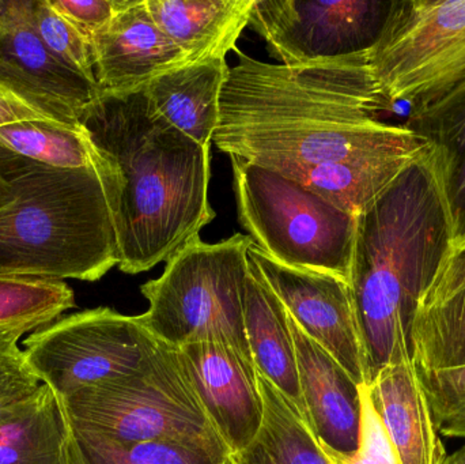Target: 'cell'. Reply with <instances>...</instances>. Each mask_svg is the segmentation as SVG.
Returning <instances> with one entry per match:
<instances>
[{"mask_svg":"<svg viewBox=\"0 0 465 464\" xmlns=\"http://www.w3.org/2000/svg\"><path fill=\"white\" fill-rule=\"evenodd\" d=\"M0 146L60 169L95 171V154L84 128L52 120H19L0 125Z\"/></svg>","mask_w":465,"mask_h":464,"instance_id":"25","label":"cell"},{"mask_svg":"<svg viewBox=\"0 0 465 464\" xmlns=\"http://www.w3.org/2000/svg\"><path fill=\"white\" fill-rule=\"evenodd\" d=\"M305 422L327 457L349 458L360 443L361 387L289 313Z\"/></svg>","mask_w":465,"mask_h":464,"instance_id":"15","label":"cell"},{"mask_svg":"<svg viewBox=\"0 0 465 464\" xmlns=\"http://www.w3.org/2000/svg\"><path fill=\"white\" fill-rule=\"evenodd\" d=\"M366 387L401 464L444 462L447 451L414 362L384 368Z\"/></svg>","mask_w":465,"mask_h":464,"instance_id":"16","label":"cell"},{"mask_svg":"<svg viewBox=\"0 0 465 464\" xmlns=\"http://www.w3.org/2000/svg\"><path fill=\"white\" fill-rule=\"evenodd\" d=\"M406 125L430 147L458 239L465 232V81L414 109Z\"/></svg>","mask_w":465,"mask_h":464,"instance_id":"20","label":"cell"},{"mask_svg":"<svg viewBox=\"0 0 465 464\" xmlns=\"http://www.w3.org/2000/svg\"><path fill=\"white\" fill-rule=\"evenodd\" d=\"M245 331L257 372L300 411L305 421L289 312L251 259L246 280Z\"/></svg>","mask_w":465,"mask_h":464,"instance_id":"18","label":"cell"},{"mask_svg":"<svg viewBox=\"0 0 465 464\" xmlns=\"http://www.w3.org/2000/svg\"><path fill=\"white\" fill-rule=\"evenodd\" d=\"M252 244L241 233L215 244L201 236L185 242L166 261L160 278L141 286L149 310L139 321L160 343H221L253 362L245 331Z\"/></svg>","mask_w":465,"mask_h":464,"instance_id":"5","label":"cell"},{"mask_svg":"<svg viewBox=\"0 0 465 464\" xmlns=\"http://www.w3.org/2000/svg\"><path fill=\"white\" fill-rule=\"evenodd\" d=\"M442 464H465V444L453 454L447 455Z\"/></svg>","mask_w":465,"mask_h":464,"instance_id":"34","label":"cell"},{"mask_svg":"<svg viewBox=\"0 0 465 464\" xmlns=\"http://www.w3.org/2000/svg\"><path fill=\"white\" fill-rule=\"evenodd\" d=\"M0 87L54 122L79 127L97 84L54 56L33 24L32 0L0 2Z\"/></svg>","mask_w":465,"mask_h":464,"instance_id":"11","label":"cell"},{"mask_svg":"<svg viewBox=\"0 0 465 464\" xmlns=\"http://www.w3.org/2000/svg\"><path fill=\"white\" fill-rule=\"evenodd\" d=\"M128 0H51L52 7L67 18L87 40L105 29Z\"/></svg>","mask_w":465,"mask_h":464,"instance_id":"31","label":"cell"},{"mask_svg":"<svg viewBox=\"0 0 465 464\" xmlns=\"http://www.w3.org/2000/svg\"><path fill=\"white\" fill-rule=\"evenodd\" d=\"M3 146H0V154H2Z\"/></svg>","mask_w":465,"mask_h":464,"instance_id":"36","label":"cell"},{"mask_svg":"<svg viewBox=\"0 0 465 464\" xmlns=\"http://www.w3.org/2000/svg\"><path fill=\"white\" fill-rule=\"evenodd\" d=\"M241 225L271 259L350 283L358 217L305 185L231 155Z\"/></svg>","mask_w":465,"mask_h":464,"instance_id":"7","label":"cell"},{"mask_svg":"<svg viewBox=\"0 0 465 464\" xmlns=\"http://www.w3.org/2000/svg\"><path fill=\"white\" fill-rule=\"evenodd\" d=\"M51 120L19 100L13 93L0 87V125L19 120ZM54 122V120H52Z\"/></svg>","mask_w":465,"mask_h":464,"instance_id":"33","label":"cell"},{"mask_svg":"<svg viewBox=\"0 0 465 464\" xmlns=\"http://www.w3.org/2000/svg\"><path fill=\"white\" fill-rule=\"evenodd\" d=\"M417 372L440 435L465 439V367Z\"/></svg>","mask_w":465,"mask_h":464,"instance_id":"28","label":"cell"},{"mask_svg":"<svg viewBox=\"0 0 465 464\" xmlns=\"http://www.w3.org/2000/svg\"><path fill=\"white\" fill-rule=\"evenodd\" d=\"M24 330H0V408L32 395L41 386L25 362Z\"/></svg>","mask_w":465,"mask_h":464,"instance_id":"29","label":"cell"},{"mask_svg":"<svg viewBox=\"0 0 465 464\" xmlns=\"http://www.w3.org/2000/svg\"><path fill=\"white\" fill-rule=\"evenodd\" d=\"M67 428L62 400L41 384L0 408V464H62Z\"/></svg>","mask_w":465,"mask_h":464,"instance_id":"21","label":"cell"},{"mask_svg":"<svg viewBox=\"0 0 465 464\" xmlns=\"http://www.w3.org/2000/svg\"><path fill=\"white\" fill-rule=\"evenodd\" d=\"M465 251V232L464 233H461L460 236L458 237V239L453 242L452 245V251H450V253H459V252H464Z\"/></svg>","mask_w":465,"mask_h":464,"instance_id":"35","label":"cell"},{"mask_svg":"<svg viewBox=\"0 0 465 464\" xmlns=\"http://www.w3.org/2000/svg\"><path fill=\"white\" fill-rule=\"evenodd\" d=\"M455 239L430 150L358 217L350 289L368 386L384 368L412 361L415 316Z\"/></svg>","mask_w":465,"mask_h":464,"instance_id":"3","label":"cell"},{"mask_svg":"<svg viewBox=\"0 0 465 464\" xmlns=\"http://www.w3.org/2000/svg\"><path fill=\"white\" fill-rule=\"evenodd\" d=\"M465 283V251L464 252L450 253L445 259L436 281H434L431 288L429 289L428 294L422 302L428 300L436 299V297L442 296L453 289Z\"/></svg>","mask_w":465,"mask_h":464,"instance_id":"32","label":"cell"},{"mask_svg":"<svg viewBox=\"0 0 465 464\" xmlns=\"http://www.w3.org/2000/svg\"><path fill=\"white\" fill-rule=\"evenodd\" d=\"M229 70L213 143L305 185L360 217L428 142L406 124L382 122L368 52L289 67L243 52Z\"/></svg>","mask_w":465,"mask_h":464,"instance_id":"1","label":"cell"},{"mask_svg":"<svg viewBox=\"0 0 465 464\" xmlns=\"http://www.w3.org/2000/svg\"><path fill=\"white\" fill-rule=\"evenodd\" d=\"M392 2L254 0L249 25L271 56L295 67L368 52L380 37Z\"/></svg>","mask_w":465,"mask_h":464,"instance_id":"10","label":"cell"},{"mask_svg":"<svg viewBox=\"0 0 465 464\" xmlns=\"http://www.w3.org/2000/svg\"><path fill=\"white\" fill-rule=\"evenodd\" d=\"M177 349L210 421L232 454H240L253 443L264 421L256 367L221 343H190Z\"/></svg>","mask_w":465,"mask_h":464,"instance_id":"13","label":"cell"},{"mask_svg":"<svg viewBox=\"0 0 465 464\" xmlns=\"http://www.w3.org/2000/svg\"><path fill=\"white\" fill-rule=\"evenodd\" d=\"M32 15L35 30L49 51L97 84L89 40L52 7L51 0H32Z\"/></svg>","mask_w":465,"mask_h":464,"instance_id":"27","label":"cell"},{"mask_svg":"<svg viewBox=\"0 0 465 464\" xmlns=\"http://www.w3.org/2000/svg\"><path fill=\"white\" fill-rule=\"evenodd\" d=\"M119 264L94 169H60L3 147L0 275L94 282Z\"/></svg>","mask_w":465,"mask_h":464,"instance_id":"4","label":"cell"},{"mask_svg":"<svg viewBox=\"0 0 465 464\" xmlns=\"http://www.w3.org/2000/svg\"><path fill=\"white\" fill-rule=\"evenodd\" d=\"M74 307V291L64 281L0 275V330L32 334Z\"/></svg>","mask_w":465,"mask_h":464,"instance_id":"26","label":"cell"},{"mask_svg":"<svg viewBox=\"0 0 465 464\" xmlns=\"http://www.w3.org/2000/svg\"><path fill=\"white\" fill-rule=\"evenodd\" d=\"M71 421L122 443L174 441L232 455L196 397L179 349L160 343L143 367L62 400Z\"/></svg>","mask_w":465,"mask_h":464,"instance_id":"6","label":"cell"},{"mask_svg":"<svg viewBox=\"0 0 465 464\" xmlns=\"http://www.w3.org/2000/svg\"><path fill=\"white\" fill-rule=\"evenodd\" d=\"M62 464H237L234 455L218 454L174 441L122 443L86 429L67 417Z\"/></svg>","mask_w":465,"mask_h":464,"instance_id":"23","label":"cell"},{"mask_svg":"<svg viewBox=\"0 0 465 464\" xmlns=\"http://www.w3.org/2000/svg\"><path fill=\"white\" fill-rule=\"evenodd\" d=\"M264 421L248 449L234 455L237 464H332L300 411L257 372Z\"/></svg>","mask_w":465,"mask_h":464,"instance_id":"22","label":"cell"},{"mask_svg":"<svg viewBox=\"0 0 465 464\" xmlns=\"http://www.w3.org/2000/svg\"><path fill=\"white\" fill-rule=\"evenodd\" d=\"M368 57L391 106L437 100L465 81V0L392 2Z\"/></svg>","mask_w":465,"mask_h":464,"instance_id":"8","label":"cell"},{"mask_svg":"<svg viewBox=\"0 0 465 464\" xmlns=\"http://www.w3.org/2000/svg\"><path fill=\"white\" fill-rule=\"evenodd\" d=\"M248 258L298 327L331 354L358 386H368V365L350 283L328 272L284 266L256 244L249 248Z\"/></svg>","mask_w":465,"mask_h":464,"instance_id":"12","label":"cell"},{"mask_svg":"<svg viewBox=\"0 0 465 464\" xmlns=\"http://www.w3.org/2000/svg\"><path fill=\"white\" fill-rule=\"evenodd\" d=\"M160 342L138 316L108 307L56 319L24 341L27 368L60 400L143 367Z\"/></svg>","mask_w":465,"mask_h":464,"instance_id":"9","label":"cell"},{"mask_svg":"<svg viewBox=\"0 0 465 464\" xmlns=\"http://www.w3.org/2000/svg\"><path fill=\"white\" fill-rule=\"evenodd\" d=\"M78 122L94 150L123 272L168 261L214 220L212 147L169 124L144 89L100 93Z\"/></svg>","mask_w":465,"mask_h":464,"instance_id":"2","label":"cell"},{"mask_svg":"<svg viewBox=\"0 0 465 464\" xmlns=\"http://www.w3.org/2000/svg\"><path fill=\"white\" fill-rule=\"evenodd\" d=\"M229 70L223 56L185 63L153 79L144 92L169 124L201 146L212 147Z\"/></svg>","mask_w":465,"mask_h":464,"instance_id":"17","label":"cell"},{"mask_svg":"<svg viewBox=\"0 0 465 464\" xmlns=\"http://www.w3.org/2000/svg\"><path fill=\"white\" fill-rule=\"evenodd\" d=\"M155 24L191 62L226 57L249 25L254 0H144Z\"/></svg>","mask_w":465,"mask_h":464,"instance_id":"19","label":"cell"},{"mask_svg":"<svg viewBox=\"0 0 465 464\" xmlns=\"http://www.w3.org/2000/svg\"><path fill=\"white\" fill-rule=\"evenodd\" d=\"M418 370L465 367V283L420 304L411 330Z\"/></svg>","mask_w":465,"mask_h":464,"instance_id":"24","label":"cell"},{"mask_svg":"<svg viewBox=\"0 0 465 464\" xmlns=\"http://www.w3.org/2000/svg\"><path fill=\"white\" fill-rule=\"evenodd\" d=\"M360 443L349 458L328 457L332 464H401L387 430L371 403L368 387H361Z\"/></svg>","mask_w":465,"mask_h":464,"instance_id":"30","label":"cell"},{"mask_svg":"<svg viewBox=\"0 0 465 464\" xmlns=\"http://www.w3.org/2000/svg\"><path fill=\"white\" fill-rule=\"evenodd\" d=\"M90 48L98 90L109 94L139 92L165 71L190 63L155 24L144 0H128L90 40Z\"/></svg>","mask_w":465,"mask_h":464,"instance_id":"14","label":"cell"}]
</instances>
